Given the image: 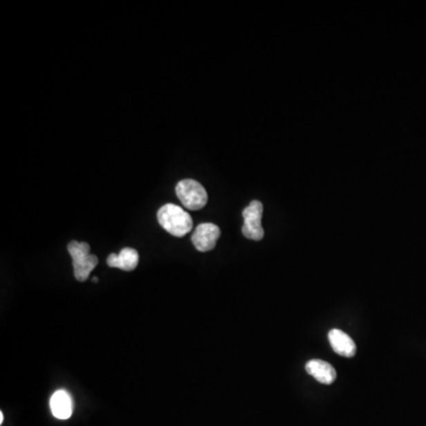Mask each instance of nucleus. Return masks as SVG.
I'll return each mask as SVG.
<instances>
[{"label":"nucleus","mask_w":426,"mask_h":426,"mask_svg":"<svg viewBox=\"0 0 426 426\" xmlns=\"http://www.w3.org/2000/svg\"><path fill=\"white\" fill-rule=\"evenodd\" d=\"M158 221L168 234L183 237L189 234L193 228V221L189 213L180 206L166 204L158 211Z\"/></svg>","instance_id":"1"},{"label":"nucleus","mask_w":426,"mask_h":426,"mask_svg":"<svg viewBox=\"0 0 426 426\" xmlns=\"http://www.w3.org/2000/svg\"><path fill=\"white\" fill-rule=\"evenodd\" d=\"M68 251L73 259L75 277L80 282H86L91 271L98 266L99 259L91 254V246L86 242L71 241L68 246Z\"/></svg>","instance_id":"2"},{"label":"nucleus","mask_w":426,"mask_h":426,"mask_svg":"<svg viewBox=\"0 0 426 426\" xmlns=\"http://www.w3.org/2000/svg\"><path fill=\"white\" fill-rule=\"evenodd\" d=\"M176 193L186 209L197 211L207 204V192L203 185L193 179H184L176 186Z\"/></svg>","instance_id":"3"},{"label":"nucleus","mask_w":426,"mask_h":426,"mask_svg":"<svg viewBox=\"0 0 426 426\" xmlns=\"http://www.w3.org/2000/svg\"><path fill=\"white\" fill-rule=\"evenodd\" d=\"M244 225L242 234L244 237L252 241H261L264 237V229L262 226L263 204L261 201H251L248 207L243 210Z\"/></svg>","instance_id":"4"},{"label":"nucleus","mask_w":426,"mask_h":426,"mask_svg":"<svg viewBox=\"0 0 426 426\" xmlns=\"http://www.w3.org/2000/svg\"><path fill=\"white\" fill-rule=\"evenodd\" d=\"M221 236V229L212 223H203L198 225L192 234L194 248L201 252H207L214 249L218 238Z\"/></svg>","instance_id":"5"},{"label":"nucleus","mask_w":426,"mask_h":426,"mask_svg":"<svg viewBox=\"0 0 426 426\" xmlns=\"http://www.w3.org/2000/svg\"><path fill=\"white\" fill-rule=\"evenodd\" d=\"M329 342L332 344L334 352L344 358H352L357 353V346L351 336L340 329H332L328 334Z\"/></svg>","instance_id":"6"},{"label":"nucleus","mask_w":426,"mask_h":426,"mask_svg":"<svg viewBox=\"0 0 426 426\" xmlns=\"http://www.w3.org/2000/svg\"><path fill=\"white\" fill-rule=\"evenodd\" d=\"M50 409H51V412L56 418H70L71 414H73V411H74L73 399L66 391L59 389L57 392H55L50 399Z\"/></svg>","instance_id":"7"},{"label":"nucleus","mask_w":426,"mask_h":426,"mask_svg":"<svg viewBox=\"0 0 426 426\" xmlns=\"http://www.w3.org/2000/svg\"><path fill=\"white\" fill-rule=\"evenodd\" d=\"M106 264L121 270L133 271L139 264V254L136 249L124 248L120 254H111L106 259Z\"/></svg>","instance_id":"8"},{"label":"nucleus","mask_w":426,"mask_h":426,"mask_svg":"<svg viewBox=\"0 0 426 426\" xmlns=\"http://www.w3.org/2000/svg\"><path fill=\"white\" fill-rule=\"evenodd\" d=\"M306 369L313 378H315L316 380L324 385H331L335 381V369L326 361L311 360L307 362Z\"/></svg>","instance_id":"9"},{"label":"nucleus","mask_w":426,"mask_h":426,"mask_svg":"<svg viewBox=\"0 0 426 426\" xmlns=\"http://www.w3.org/2000/svg\"><path fill=\"white\" fill-rule=\"evenodd\" d=\"M3 422H4V414H3V412H0V423L3 424Z\"/></svg>","instance_id":"10"},{"label":"nucleus","mask_w":426,"mask_h":426,"mask_svg":"<svg viewBox=\"0 0 426 426\" xmlns=\"http://www.w3.org/2000/svg\"><path fill=\"white\" fill-rule=\"evenodd\" d=\"M93 282L98 283V277H94V279H93Z\"/></svg>","instance_id":"11"}]
</instances>
